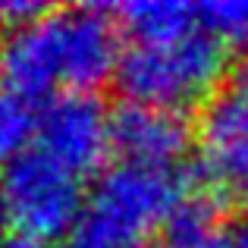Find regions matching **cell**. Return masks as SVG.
Listing matches in <instances>:
<instances>
[{
  "label": "cell",
  "instance_id": "cell-1",
  "mask_svg": "<svg viewBox=\"0 0 248 248\" xmlns=\"http://www.w3.org/2000/svg\"><path fill=\"white\" fill-rule=\"evenodd\" d=\"M188 188L192 182L173 167L120 160L91 186L69 248H141L170 226Z\"/></svg>",
  "mask_w": 248,
  "mask_h": 248
},
{
  "label": "cell",
  "instance_id": "cell-2",
  "mask_svg": "<svg viewBox=\"0 0 248 248\" xmlns=\"http://www.w3.org/2000/svg\"><path fill=\"white\" fill-rule=\"evenodd\" d=\"M230 69V50L211 31L195 29L173 44H132L123 50L116 88L132 104L182 113L217 94Z\"/></svg>",
  "mask_w": 248,
  "mask_h": 248
},
{
  "label": "cell",
  "instance_id": "cell-3",
  "mask_svg": "<svg viewBox=\"0 0 248 248\" xmlns=\"http://www.w3.org/2000/svg\"><path fill=\"white\" fill-rule=\"evenodd\" d=\"M0 188L6 198L10 223L19 226L22 236L41 242L60 239L66 232L73 236L88 198L82 176L69 173L41 148H31L0 170Z\"/></svg>",
  "mask_w": 248,
  "mask_h": 248
},
{
  "label": "cell",
  "instance_id": "cell-4",
  "mask_svg": "<svg viewBox=\"0 0 248 248\" xmlns=\"http://www.w3.org/2000/svg\"><path fill=\"white\" fill-rule=\"evenodd\" d=\"M38 148L76 176H91L113 151L110 113L94 94L66 91L50 97L38 116Z\"/></svg>",
  "mask_w": 248,
  "mask_h": 248
},
{
  "label": "cell",
  "instance_id": "cell-5",
  "mask_svg": "<svg viewBox=\"0 0 248 248\" xmlns=\"http://www.w3.org/2000/svg\"><path fill=\"white\" fill-rule=\"evenodd\" d=\"M63 19V85L91 94L107 79H116L123 60L120 22L97 3L60 10Z\"/></svg>",
  "mask_w": 248,
  "mask_h": 248
},
{
  "label": "cell",
  "instance_id": "cell-6",
  "mask_svg": "<svg viewBox=\"0 0 248 248\" xmlns=\"http://www.w3.org/2000/svg\"><path fill=\"white\" fill-rule=\"evenodd\" d=\"M0 85L25 97H41L63 85V19L60 10L16 25L0 41Z\"/></svg>",
  "mask_w": 248,
  "mask_h": 248
},
{
  "label": "cell",
  "instance_id": "cell-7",
  "mask_svg": "<svg viewBox=\"0 0 248 248\" xmlns=\"http://www.w3.org/2000/svg\"><path fill=\"white\" fill-rule=\"evenodd\" d=\"M110 141L129 164L173 167L192 145V126L176 110L126 101L110 113Z\"/></svg>",
  "mask_w": 248,
  "mask_h": 248
},
{
  "label": "cell",
  "instance_id": "cell-8",
  "mask_svg": "<svg viewBox=\"0 0 248 248\" xmlns=\"http://www.w3.org/2000/svg\"><path fill=\"white\" fill-rule=\"evenodd\" d=\"M201 167L211 182L232 179L239 182L248 170V94L232 85L204 104L198 123Z\"/></svg>",
  "mask_w": 248,
  "mask_h": 248
},
{
  "label": "cell",
  "instance_id": "cell-9",
  "mask_svg": "<svg viewBox=\"0 0 248 248\" xmlns=\"http://www.w3.org/2000/svg\"><path fill=\"white\" fill-rule=\"evenodd\" d=\"M132 44H173L198 29V6L182 0H132L113 6Z\"/></svg>",
  "mask_w": 248,
  "mask_h": 248
},
{
  "label": "cell",
  "instance_id": "cell-10",
  "mask_svg": "<svg viewBox=\"0 0 248 248\" xmlns=\"http://www.w3.org/2000/svg\"><path fill=\"white\" fill-rule=\"evenodd\" d=\"M217 217L220 201L214 198V192L192 186L167 226L164 248H226V236H220L217 230Z\"/></svg>",
  "mask_w": 248,
  "mask_h": 248
},
{
  "label": "cell",
  "instance_id": "cell-11",
  "mask_svg": "<svg viewBox=\"0 0 248 248\" xmlns=\"http://www.w3.org/2000/svg\"><path fill=\"white\" fill-rule=\"evenodd\" d=\"M38 116L41 110L31 97L0 85V170L31 151L29 145L38 139Z\"/></svg>",
  "mask_w": 248,
  "mask_h": 248
},
{
  "label": "cell",
  "instance_id": "cell-12",
  "mask_svg": "<svg viewBox=\"0 0 248 248\" xmlns=\"http://www.w3.org/2000/svg\"><path fill=\"white\" fill-rule=\"evenodd\" d=\"M198 22L223 44H248V0H207L198 6Z\"/></svg>",
  "mask_w": 248,
  "mask_h": 248
},
{
  "label": "cell",
  "instance_id": "cell-13",
  "mask_svg": "<svg viewBox=\"0 0 248 248\" xmlns=\"http://www.w3.org/2000/svg\"><path fill=\"white\" fill-rule=\"evenodd\" d=\"M47 6L44 3H29V0H0V25H6V31L16 29V25H25L31 19L44 16Z\"/></svg>",
  "mask_w": 248,
  "mask_h": 248
},
{
  "label": "cell",
  "instance_id": "cell-14",
  "mask_svg": "<svg viewBox=\"0 0 248 248\" xmlns=\"http://www.w3.org/2000/svg\"><path fill=\"white\" fill-rule=\"evenodd\" d=\"M226 248H248V214L236 220L226 232Z\"/></svg>",
  "mask_w": 248,
  "mask_h": 248
},
{
  "label": "cell",
  "instance_id": "cell-15",
  "mask_svg": "<svg viewBox=\"0 0 248 248\" xmlns=\"http://www.w3.org/2000/svg\"><path fill=\"white\" fill-rule=\"evenodd\" d=\"M0 248H47L41 242V239H31V236H22V232H16V236H6Z\"/></svg>",
  "mask_w": 248,
  "mask_h": 248
},
{
  "label": "cell",
  "instance_id": "cell-16",
  "mask_svg": "<svg viewBox=\"0 0 248 248\" xmlns=\"http://www.w3.org/2000/svg\"><path fill=\"white\" fill-rule=\"evenodd\" d=\"M236 88L242 91V94H248V50H245L242 60H239V66H236Z\"/></svg>",
  "mask_w": 248,
  "mask_h": 248
},
{
  "label": "cell",
  "instance_id": "cell-17",
  "mask_svg": "<svg viewBox=\"0 0 248 248\" xmlns=\"http://www.w3.org/2000/svg\"><path fill=\"white\" fill-rule=\"evenodd\" d=\"M6 223H10V211H6V198H3V188H0V242H3V232H6Z\"/></svg>",
  "mask_w": 248,
  "mask_h": 248
},
{
  "label": "cell",
  "instance_id": "cell-18",
  "mask_svg": "<svg viewBox=\"0 0 248 248\" xmlns=\"http://www.w3.org/2000/svg\"><path fill=\"white\" fill-rule=\"evenodd\" d=\"M239 192H242V198L248 201V170H245V176L239 179Z\"/></svg>",
  "mask_w": 248,
  "mask_h": 248
}]
</instances>
